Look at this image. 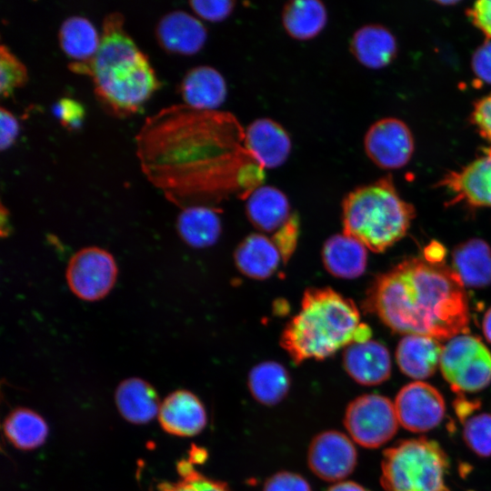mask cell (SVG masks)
Instances as JSON below:
<instances>
[{
  "label": "cell",
  "instance_id": "obj_19",
  "mask_svg": "<svg viewBox=\"0 0 491 491\" xmlns=\"http://www.w3.org/2000/svg\"><path fill=\"white\" fill-rule=\"evenodd\" d=\"M441 185L454 194L456 201L473 206H491V147L485 156L460 171L451 172Z\"/></svg>",
  "mask_w": 491,
  "mask_h": 491
},
{
  "label": "cell",
  "instance_id": "obj_4",
  "mask_svg": "<svg viewBox=\"0 0 491 491\" xmlns=\"http://www.w3.org/2000/svg\"><path fill=\"white\" fill-rule=\"evenodd\" d=\"M356 305L331 288L305 292L298 313L284 329L281 344L294 362L322 360L371 337Z\"/></svg>",
  "mask_w": 491,
  "mask_h": 491
},
{
  "label": "cell",
  "instance_id": "obj_36",
  "mask_svg": "<svg viewBox=\"0 0 491 491\" xmlns=\"http://www.w3.org/2000/svg\"><path fill=\"white\" fill-rule=\"evenodd\" d=\"M55 111L61 124L70 129L79 127L85 116L82 104L69 97L61 98L56 104Z\"/></svg>",
  "mask_w": 491,
  "mask_h": 491
},
{
  "label": "cell",
  "instance_id": "obj_24",
  "mask_svg": "<svg viewBox=\"0 0 491 491\" xmlns=\"http://www.w3.org/2000/svg\"><path fill=\"white\" fill-rule=\"evenodd\" d=\"M115 404L119 413L128 422L145 424L158 416L160 400L154 386L139 377H129L116 387Z\"/></svg>",
  "mask_w": 491,
  "mask_h": 491
},
{
  "label": "cell",
  "instance_id": "obj_10",
  "mask_svg": "<svg viewBox=\"0 0 491 491\" xmlns=\"http://www.w3.org/2000/svg\"><path fill=\"white\" fill-rule=\"evenodd\" d=\"M364 149L376 166L397 169L406 165L413 155V135L403 121L385 117L367 129L364 137Z\"/></svg>",
  "mask_w": 491,
  "mask_h": 491
},
{
  "label": "cell",
  "instance_id": "obj_22",
  "mask_svg": "<svg viewBox=\"0 0 491 491\" xmlns=\"http://www.w3.org/2000/svg\"><path fill=\"white\" fill-rule=\"evenodd\" d=\"M322 261L332 276L344 279L356 278L366 267V247L344 232L336 234L325 242Z\"/></svg>",
  "mask_w": 491,
  "mask_h": 491
},
{
  "label": "cell",
  "instance_id": "obj_42",
  "mask_svg": "<svg viewBox=\"0 0 491 491\" xmlns=\"http://www.w3.org/2000/svg\"><path fill=\"white\" fill-rule=\"evenodd\" d=\"M483 332L486 340L491 343V307L486 311L484 316Z\"/></svg>",
  "mask_w": 491,
  "mask_h": 491
},
{
  "label": "cell",
  "instance_id": "obj_12",
  "mask_svg": "<svg viewBox=\"0 0 491 491\" xmlns=\"http://www.w3.org/2000/svg\"><path fill=\"white\" fill-rule=\"evenodd\" d=\"M356 462L357 453L352 439L336 430L318 434L308 448V466L325 481H342L354 471Z\"/></svg>",
  "mask_w": 491,
  "mask_h": 491
},
{
  "label": "cell",
  "instance_id": "obj_16",
  "mask_svg": "<svg viewBox=\"0 0 491 491\" xmlns=\"http://www.w3.org/2000/svg\"><path fill=\"white\" fill-rule=\"evenodd\" d=\"M343 366L356 383L376 386L389 378L391 359L387 348L374 340L354 343L343 353Z\"/></svg>",
  "mask_w": 491,
  "mask_h": 491
},
{
  "label": "cell",
  "instance_id": "obj_9",
  "mask_svg": "<svg viewBox=\"0 0 491 491\" xmlns=\"http://www.w3.org/2000/svg\"><path fill=\"white\" fill-rule=\"evenodd\" d=\"M116 262L110 252L98 246L84 247L69 259L65 279L79 299L95 302L105 298L115 285Z\"/></svg>",
  "mask_w": 491,
  "mask_h": 491
},
{
  "label": "cell",
  "instance_id": "obj_30",
  "mask_svg": "<svg viewBox=\"0 0 491 491\" xmlns=\"http://www.w3.org/2000/svg\"><path fill=\"white\" fill-rule=\"evenodd\" d=\"M3 428L7 439L21 450L39 447L48 435V426L45 419L25 407L11 411L4 421Z\"/></svg>",
  "mask_w": 491,
  "mask_h": 491
},
{
  "label": "cell",
  "instance_id": "obj_1",
  "mask_svg": "<svg viewBox=\"0 0 491 491\" xmlns=\"http://www.w3.org/2000/svg\"><path fill=\"white\" fill-rule=\"evenodd\" d=\"M245 129L225 112L172 105L147 116L135 135L146 179L181 209L211 205L230 192L246 197L264 168L244 145Z\"/></svg>",
  "mask_w": 491,
  "mask_h": 491
},
{
  "label": "cell",
  "instance_id": "obj_38",
  "mask_svg": "<svg viewBox=\"0 0 491 491\" xmlns=\"http://www.w3.org/2000/svg\"><path fill=\"white\" fill-rule=\"evenodd\" d=\"M471 118L480 135L491 141V95L475 104Z\"/></svg>",
  "mask_w": 491,
  "mask_h": 491
},
{
  "label": "cell",
  "instance_id": "obj_39",
  "mask_svg": "<svg viewBox=\"0 0 491 491\" xmlns=\"http://www.w3.org/2000/svg\"><path fill=\"white\" fill-rule=\"evenodd\" d=\"M472 68L480 80L491 84V40L486 41L475 51Z\"/></svg>",
  "mask_w": 491,
  "mask_h": 491
},
{
  "label": "cell",
  "instance_id": "obj_34",
  "mask_svg": "<svg viewBox=\"0 0 491 491\" xmlns=\"http://www.w3.org/2000/svg\"><path fill=\"white\" fill-rule=\"evenodd\" d=\"M235 1L231 0H191L188 5L195 16L210 23H219L227 19L235 8Z\"/></svg>",
  "mask_w": 491,
  "mask_h": 491
},
{
  "label": "cell",
  "instance_id": "obj_35",
  "mask_svg": "<svg viewBox=\"0 0 491 491\" xmlns=\"http://www.w3.org/2000/svg\"><path fill=\"white\" fill-rule=\"evenodd\" d=\"M263 491H311L310 485L298 474L282 471L271 476Z\"/></svg>",
  "mask_w": 491,
  "mask_h": 491
},
{
  "label": "cell",
  "instance_id": "obj_3",
  "mask_svg": "<svg viewBox=\"0 0 491 491\" xmlns=\"http://www.w3.org/2000/svg\"><path fill=\"white\" fill-rule=\"evenodd\" d=\"M68 68L91 78L97 100L116 117L139 112L160 87L147 55L127 33L118 11L105 16L95 55L85 62H70Z\"/></svg>",
  "mask_w": 491,
  "mask_h": 491
},
{
  "label": "cell",
  "instance_id": "obj_17",
  "mask_svg": "<svg viewBox=\"0 0 491 491\" xmlns=\"http://www.w3.org/2000/svg\"><path fill=\"white\" fill-rule=\"evenodd\" d=\"M246 213L256 229L272 235L295 217L286 195L276 186L265 185L257 186L246 197Z\"/></svg>",
  "mask_w": 491,
  "mask_h": 491
},
{
  "label": "cell",
  "instance_id": "obj_40",
  "mask_svg": "<svg viewBox=\"0 0 491 491\" xmlns=\"http://www.w3.org/2000/svg\"><path fill=\"white\" fill-rule=\"evenodd\" d=\"M473 24L491 38V0H480L468 11Z\"/></svg>",
  "mask_w": 491,
  "mask_h": 491
},
{
  "label": "cell",
  "instance_id": "obj_33",
  "mask_svg": "<svg viewBox=\"0 0 491 491\" xmlns=\"http://www.w3.org/2000/svg\"><path fill=\"white\" fill-rule=\"evenodd\" d=\"M28 81V72L24 63L2 44L0 46V94L9 97L15 90Z\"/></svg>",
  "mask_w": 491,
  "mask_h": 491
},
{
  "label": "cell",
  "instance_id": "obj_37",
  "mask_svg": "<svg viewBox=\"0 0 491 491\" xmlns=\"http://www.w3.org/2000/svg\"><path fill=\"white\" fill-rule=\"evenodd\" d=\"M19 123L16 117L6 108H0V148L9 149L19 134Z\"/></svg>",
  "mask_w": 491,
  "mask_h": 491
},
{
  "label": "cell",
  "instance_id": "obj_27",
  "mask_svg": "<svg viewBox=\"0 0 491 491\" xmlns=\"http://www.w3.org/2000/svg\"><path fill=\"white\" fill-rule=\"evenodd\" d=\"M328 21L325 4L319 0H292L285 4L281 23L285 32L297 41L318 36Z\"/></svg>",
  "mask_w": 491,
  "mask_h": 491
},
{
  "label": "cell",
  "instance_id": "obj_29",
  "mask_svg": "<svg viewBox=\"0 0 491 491\" xmlns=\"http://www.w3.org/2000/svg\"><path fill=\"white\" fill-rule=\"evenodd\" d=\"M248 389L253 397L266 406H274L282 401L290 387L287 370L275 361L256 365L248 374Z\"/></svg>",
  "mask_w": 491,
  "mask_h": 491
},
{
  "label": "cell",
  "instance_id": "obj_6",
  "mask_svg": "<svg viewBox=\"0 0 491 491\" xmlns=\"http://www.w3.org/2000/svg\"><path fill=\"white\" fill-rule=\"evenodd\" d=\"M448 466L436 442L403 440L384 452L381 485L386 491H450L446 484Z\"/></svg>",
  "mask_w": 491,
  "mask_h": 491
},
{
  "label": "cell",
  "instance_id": "obj_21",
  "mask_svg": "<svg viewBox=\"0 0 491 491\" xmlns=\"http://www.w3.org/2000/svg\"><path fill=\"white\" fill-rule=\"evenodd\" d=\"M349 50L363 66L380 69L395 59L397 45L394 35L386 27L378 24H368L354 32L349 42Z\"/></svg>",
  "mask_w": 491,
  "mask_h": 491
},
{
  "label": "cell",
  "instance_id": "obj_7",
  "mask_svg": "<svg viewBox=\"0 0 491 491\" xmlns=\"http://www.w3.org/2000/svg\"><path fill=\"white\" fill-rule=\"evenodd\" d=\"M440 370L453 391L473 393L491 383V353L479 337L460 334L443 346Z\"/></svg>",
  "mask_w": 491,
  "mask_h": 491
},
{
  "label": "cell",
  "instance_id": "obj_18",
  "mask_svg": "<svg viewBox=\"0 0 491 491\" xmlns=\"http://www.w3.org/2000/svg\"><path fill=\"white\" fill-rule=\"evenodd\" d=\"M183 104L199 110L216 111L227 96V84L223 75L206 65L190 68L179 85Z\"/></svg>",
  "mask_w": 491,
  "mask_h": 491
},
{
  "label": "cell",
  "instance_id": "obj_8",
  "mask_svg": "<svg viewBox=\"0 0 491 491\" xmlns=\"http://www.w3.org/2000/svg\"><path fill=\"white\" fill-rule=\"evenodd\" d=\"M398 419L394 403L377 394L362 395L346 407L344 424L353 441L376 448L396 433Z\"/></svg>",
  "mask_w": 491,
  "mask_h": 491
},
{
  "label": "cell",
  "instance_id": "obj_20",
  "mask_svg": "<svg viewBox=\"0 0 491 491\" xmlns=\"http://www.w3.org/2000/svg\"><path fill=\"white\" fill-rule=\"evenodd\" d=\"M235 263L239 271L254 279L273 276L282 260L283 253L273 237L255 233L243 239L235 251Z\"/></svg>",
  "mask_w": 491,
  "mask_h": 491
},
{
  "label": "cell",
  "instance_id": "obj_5",
  "mask_svg": "<svg viewBox=\"0 0 491 491\" xmlns=\"http://www.w3.org/2000/svg\"><path fill=\"white\" fill-rule=\"evenodd\" d=\"M414 217V206L400 197L390 177L356 187L342 203L343 232L374 252L400 240Z\"/></svg>",
  "mask_w": 491,
  "mask_h": 491
},
{
  "label": "cell",
  "instance_id": "obj_2",
  "mask_svg": "<svg viewBox=\"0 0 491 491\" xmlns=\"http://www.w3.org/2000/svg\"><path fill=\"white\" fill-rule=\"evenodd\" d=\"M365 306L396 333L437 340L466 333L470 320L464 285L453 269L418 258L379 276Z\"/></svg>",
  "mask_w": 491,
  "mask_h": 491
},
{
  "label": "cell",
  "instance_id": "obj_11",
  "mask_svg": "<svg viewBox=\"0 0 491 491\" xmlns=\"http://www.w3.org/2000/svg\"><path fill=\"white\" fill-rule=\"evenodd\" d=\"M394 405L399 424L415 433L435 428L446 413L445 400L440 392L421 381L402 387Z\"/></svg>",
  "mask_w": 491,
  "mask_h": 491
},
{
  "label": "cell",
  "instance_id": "obj_13",
  "mask_svg": "<svg viewBox=\"0 0 491 491\" xmlns=\"http://www.w3.org/2000/svg\"><path fill=\"white\" fill-rule=\"evenodd\" d=\"M244 145L264 169H275L290 156L292 139L277 121L258 117L245 128Z\"/></svg>",
  "mask_w": 491,
  "mask_h": 491
},
{
  "label": "cell",
  "instance_id": "obj_31",
  "mask_svg": "<svg viewBox=\"0 0 491 491\" xmlns=\"http://www.w3.org/2000/svg\"><path fill=\"white\" fill-rule=\"evenodd\" d=\"M177 470L180 480L161 483L159 491H230L225 483L211 479L197 471L189 459L181 460L177 464Z\"/></svg>",
  "mask_w": 491,
  "mask_h": 491
},
{
  "label": "cell",
  "instance_id": "obj_14",
  "mask_svg": "<svg viewBox=\"0 0 491 491\" xmlns=\"http://www.w3.org/2000/svg\"><path fill=\"white\" fill-rule=\"evenodd\" d=\"M155 38L167 53L193 55L199 53L207 40V30L201 20L184 10L164 15L156 24Z\"/></svg>",
  "mask_w": 491,
  "mask_h": 491
},
{
  "label": "cell",
  "instance_id": "obj_23",
  "mask_svg": "<svg viewBox=\"0 0 491 491\" xmlns=\"http://www.w3.org/2000/svg\"><path fill=\"white\" fill-rule=\"evenodd\" d=\"M443 346L434 337L407 335L396 347V358L400 370L409 377L431 376L440 362Z\"/></svg>",
  "mask_w": 491,
  "mask_h": 491
},
{
  "label": "cell",
  "instance_id": "obj_28",
  "mask_svg": "<svg viewBox=\"0 0 491 491\" xmlns=\"http://www.w3.org/2000/svg\"><path fill=\"white\" fill-rule=\"evenodd\" d=\"M101 35L92 22L82 15H70L60 25L58 43L73 61L85 62L97 52Z\"/></svg>",
  "mask_w": 491,
  "mask_h": 491
},
{
  "label": "cell",
  "instance_id": "obj_43",
  "mask_svg": "<svg viewBox=\"0 0 491 491\" xmlns=\"http://www.w3.org/2000/svg\"><path fill=\"white\" fill-rule=\"evenodd\" d=\"M437 3L445 5H453V4H456V1H438Z\"/></svg>",
  "mask_w": 491,
  "mask_h": 491
},
{
  "label": "cell",
  "instance_id": "obj_25",
  "mask_svg": "<svg viewBox=\"0 0 491 491\" xmlns=\"http://www.w3.org/2000/svg\"><path fill=\"white\" fill-rule=\"evenodd\" d=\"M453 271L464 286L483 287L491 284V248L480 238L458 245L452 254Z\"/></svg>",
  "mask_w": 491,
  "mask_h": 491
},
{
  "label": "cell",
  "instance_id": "obj_32",
  "mask_svg": "<svg viewBox=\"0 0 491 491\" xmlns=\"http://www.w3.org/2000/svg\"><path fill=\"white\" fill-rule=\"evenodd\" d=\"M474 413L461 420L465 442L479 456H491V414Z\"/></svg>",
  "mask_w": 491,
  "mask_h": 491
},
{
  "label": "cell",
  "instance_id": "obj_26",
  "mask_svg": "<svg viewBox=\"0 0 491 491\" xmlns=\"http://www.w3.org/2000/svg\"><path fill=\"white\" fill-rule=\"evenodd\" d=\"M175 226L181 239L195 248L214 245L222 230L218 210L205 205L183 208L177 216Z\"/></svg>",
  "mask_w": 491,
  "mask_h": 491
},
{
  "label": "cell",
  "instance_id": "obj_15",
  "mask_svg": "<svg viewBox=\"0 0 491 491\" xmlns=\"http://www.w3.org/2000/svg\"><path fill=\"white\" fill-rule=\"evenodd\" d=\"M157 416L165 432L178 436H195L207 422L206 412L200 399L184 389L174 391L164 399Z\"/></svg>",
  "mask_w": 491,
  "mask_h": 491
},
{
  "label": "cell",
  "instance_id": "obj_41",
  "mask_svg": "<svg viewBox=\"0 0 491 491\" xmlns=\"http://www.w3.org/2000/svg\"><path fill=\"white\" fill-rule=\"evenodd\" d=\"M327 491H366L362 486L353 481H340L331 486Z\"/></svg>",
  "mask_w": 491,
  "mask_h": 491
}]
</instances>
